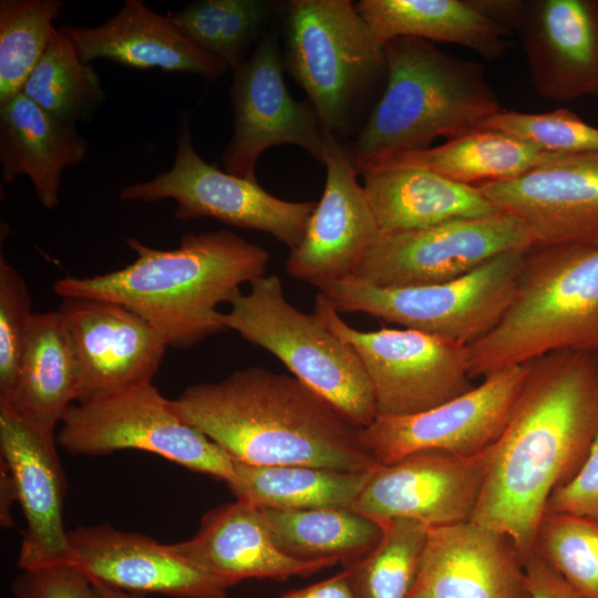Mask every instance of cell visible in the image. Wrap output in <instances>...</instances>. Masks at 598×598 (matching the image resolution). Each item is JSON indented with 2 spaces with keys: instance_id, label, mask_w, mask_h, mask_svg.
<instances>
[{
  "instance_id": "cell-1",
  "label": "cell",
  "mask_w": 598,
  "mask_h": 598,
  "mask_svg": "<svg viewBox=\"0 0 598 598\" xmlns=\"http://www.w3.org/2000/svg\"><path fill=\"white\" fill-rule=\"evenodd\" d=\"M525 364L471 518L506 536L523 564L549 496L576 475L598 434V351H556Z\"/></svg>"
},
{
  "instance_id": "cell-2",
  "label": "cell",
  "mask_w": 598,
  "mask_h": 598,
  "mask_svg": "<svg viewBox=\"0 0 598 598\" xmlns=\"http://www.w3.org/2000/svg\"><path fill=\"white\" fill-rule=\"evenodd\" d=\"M179 417L233 461L374 472L361 426L296 377L259 367L186 388L171 400Z\"/></svg>"
},
{
  "instance_id": "cell-3",
  "label": "cell",
  "mask_w": 598,
  "mask_h": 598,
  "mask_svg": "<svg viewBox=\"0 0 598 598\" xmlns=\"http://www.w3.org/2000/svg\"><path fill=\"white\" fill-rule=\"evenodd\" d=\"M136 258L126 267L92 277H64L53 291L64 298L120 303L147 320L168 347L190 348L226 328L220 303L243 283L264 276L270 255L226 229L185 234L177 248L162 250L127 237Z\"/></svg>"
},
{
  "instance_id": "cell-4",
  "label": "cell",
  "mask_w": 598,
  "mask_h": 598,
  "mask_svg": "<svg viewBox=\"0 0 598 598\" xmlns=\"http://www.w3.org/2000/svg\"><path fill=\"white\" fill-rule=\"evenodd\" d=\"M386 78L351 145L360 174L395 154L431 147L437 137L461 136L502 110L480 62L400 37L385 42Z\"/></svg>"
},
{
  "instance_id": "cell-5",
  "label": "cell",
  "mask_w": 598,
  "mask_h": 598,
  "mask_svg": "<svg viewBox=\"0 0 598 598\" xmlns=\"http://www.w3.org/2000/svg\"><path fill=\"white\" fill-rule=\"evenodd\" d=\"M471 377L556 351H598V245L533 246L501 321L467 346Z\"/></svg>"
},
{
  "instance_id": "cell-6",
  "label": "cell",
  "mask_w": 598,
  "mask_h": 598,
  "mask_svg": "<svg viewBox=\"0 0 598 598\" xmlns=\"http://www.w3.org/2000/svg\"><path fill=\"white\" fill-rule=\"evenodd\" d=\"M283 63L339 141L386 78L384 43L349 0L287 2Z\"/></svg>"
},
{
  "instance_id": "cell-7",
  "label": "cell",
  "mask_w": 598,
  "mask_h": 598,
  "mask_svg": "<svg viewBox=\"0 0 598 598\" xmlns=\"http://www.w3.org/2000/svg\"><path fill=\"white\" fill-rule=\"evenodd\" d=\"M236 292L223 312L226 329L279 359L288 370L361 427L378 415L370 378L354 349L315 313L295 308L276 275Z\"/></svg>"
},
{
  "instance_id": "cell-8",
  "label": "cell",
  "mask_w": 598,
  "mask_h": 598,
  "mask_svg": "<svg viewBox=\"0 0 598 598\" xmlns=\"http://www.w3.org/2000/svg\"><path fill=\"white\" fill-rule=\"evenodd\" d=\"M529 248L503 252L442 283L386 288L350 276L317 288L339 313L362 312L470 346L494 329L508 309Z\"/></svg>"
},
{
  "instance_id": "cell-9",
  "label": "cell",
  "mask_w": 598,
  "mask_h": 598,
  "mask_svg": "<svg viewBox=\"0 0 598 598\" xmlns=\"http://www.w3.org/2000/svg\"><path fill=\"white\" fill-rule=\"evenodd\" d=\"M55 440L74 455L140 450L225 482L234 476L229 455L183 421L153 382L75 402L62 419Z\"/></svg>"
},
{
  "instance_id": "cell-10",
  "label": "cell",
  "mask_w": 598,
  "mask_h": 598,
  "mask_svg": "<svg viewBox=\"0 0 598 598\" xmlns=\"http://www.w3.org/2000/svg\"><path fill=\"white\" fill-rule=\"evenodd\" d=\"M313 313L360 358L373 388L377 412H424L473 388L467 346L413 329L350 327L318 292Z\"/></svg>"
},
{
  "instance_id": "cell-11",
  "label": "cell",
  "mask_w": 598,
  "mask_h": 598,
  "mask_svg": "<svg viewBox=\"0 0 598 598\" xmlns=\"http://www.w3.org/2000/svg\"><path fill=\"white\" fill-rule=\"evenodd\" d=\"M189 113L177 128V150L171 169L147 182L123 187L120 198L132 202L174 199L178 220L209 217L274 236L290 251L302 241L315 202L275 197L257 181L246 179L205 162L194 148Z\"/></svg>"
},
{
  "instance_id": "cell-12",
  "label": "cell",
  "mask_w": 598,
  "mask_h": 598,
  "mask_svg": "<svg viewBox=\"0 0 598 598\" xmlns=\"http://www.w3.org/2000/svg\"><path fill=\"white\" fill-rule=\"evenodd\" d=\"M532 246L526 225L501 210L381 235L353 276L386 288L442 283L470 274L503 252Z\"/></svg>"
},
{
  "instance_id": "cell-13",
  "label": "cell",
  "mask_w": 598,
  "mask_h": 598,
  "mask_svg": "<svg viewBox=\"0 0 598 598\" xmlns=\"http://www.w3.org/2000/svg\"><path fill=\"white\" fill-rule=\"evenodd\" d=\"M276 33L265 34L249 58L233 70V136L221 156L226 172L256 179V165L268 148L301 147L322 163L326 130L310 103L297 101L283 79Z\"/></svg>"
},
{
  "instance_id": "cell-14",
  "label": "cell",
  "mask_w": 598,
  "mask_h": 598,
  "mask_svg": "<svg viewBox=\"0 0 598 598\" xmlns=\"http://www.w3.org/2000/svg\"><path fill=\"white\" fill-rule=\"evenodd\" d=\"M526 371L525 363L501 370L467 392L421 413L377 415L361 429L362 443L381 465L427 450L480 453L503 432Z\"/></svg>"
},
{
  "instance_id": "cell-15",
  "label": "cell",
  "mask_w": 598,
  "mask_h": 598,
  "mask_svg": "<svg viewBox=\"0 0 598 598\" xmlns=\"http://www.w3.org/2000/svg\"><path fill=\"white\" fill-rule=\"evenodd\" d=\"M493 444L473 455L420 451L380 467L349 509L375 522L409 518L429 527L471 520Z\"/></svg>"
},
{
  "instance_id": "cell-16",
  "label": "cell",
  "mask_w": 598,
  "mask_h": 598,
  "mask_svg": "<svg viewBox=\"0 0 598 598\" xmlns=\"http://www.w3.org/2000/svg\"><path fill=\"white\" fill-rule=\"evenodd\" d=\"M71 546L64 567L100 584L138 594L174 598H229L233 582L177 554L172 545L109 523L69 530Z\"/></svg>"
},
{
  "instance_id": "cell-17",
  "label": "cell",
  "mask_w": 598,
  "mask_h": 598,
  "mask_svg": "<svg viewBox=\"0 0 598 598\" xmlns=\"http://www.w3.org/2000/svg\"><path fill=\"white\" fill-rule=\"evenodd\" d=\"M326 185L301 244L286 262L287 272L315 287L353 276L381 236L374 213L347 146L326 134Z\"/></svg>"
},
{
  "instance_id": "cell-18",
  "label": "cell",
  "mask_w": 598,
  "mask_h": 598,
  "mask_svg": "<svg viewBox=\"0 0 598 598\" xmlns=\"http://www.w3.org/2000/svg\"><path fill=\"white\" fill-rule=\"evenodd\" d=\"M476 186L526 225L534 246L598 245V152L563 153L516 178Z\"/></svg>"
},
{
  "instance_id": "cell-19",
  "label": "cell",
  "mask_w": 598,
  "mask_h": 598,
  "mask_svg": "<svg viewBox=\"0 0 598 598\" xmlns=\"http://www.w3.org/2000/svg\"><path fill=\"white\" fill-rule=\"evenodd\" d=\"M59 311L79 361L78 402L153 382L168 344L147 320L120 303L91 298H64Z\"/></svg>"
},
{
  "instance_id": "cell-20",
  "label": "cell",
  "mask_w": 598,
  "mask_h": 598,
  "mask_svg": "<svg viewBox=\"0 0 598 598\" xmlns=\"http://www.w3.org/2000/svg\"><path fill=\"white\" fill-rule=\"evenodd\" d=\"M55 437L0 412V454L27 522L18 565L21 570L64 567L70 555L63 525L66 480Z\"/></svg>"
},
{
  "instance_id": "cell-21",
  "label": "cell",
  "mask_w": 598,
  "mask_h": 598,
  "mask_svg": "<svg viewBox=\"0 0 598 598\" xmlns=\"http://www.w3.org/2000/svg\"><path fill=\"white\" fill-rule=\"evenodd\" d=\"M517 34L539 96L598 99V0H527Z\"/></svg>"
},
{
  "instance_id": "cell-22",
  "label": "cell",
  "mask_w": 598,
  "mask_h": 598,
  "mask_svg": "<svg viewBox=\"0 0 598 598\" xmlns=\"http://www.w3.org/2000/svg\"><path fill=\"white\" fill-rule=\"evenodd\" d=\"M511 540L472 520L429 527L410 598H525Z\"/></svg>"
},
{
  "instance_id": "cell-23",
  "label": "cell",
  "mask_w": 598,
  "mask_h": 598,
  "mask_svg": "<svg viewBox=\"0 0 598 598\" xmlns=\"http://www.w3.org/2000/svg\"><path fill=\"white\" fill-rule=\"evenodd\" d=\"M84 63L106 59L127 68L188 72L206 80L221 76L228 66L186 37L169 18L141 0H126L118 12L94 28L62 25Z\"/></svg>"
},
{
  "instance_id": "cell-24",
  "label": "cell",
  "mask_w": 598,
  "mask_h": 598,
  "mask_svg": "<svg viewBox=\"0 0 598 598\" xmlns=\"http://www.w3.org/2000/svg\"><path fill=\"white\" fill-rule=\"evenodd\" d=\"M171 545L190 563L234 585L249 578L308 577L338 564L286 556L271 542L259 507L241 499L209 509L192 538Z\"/></svg>"
},
{
  "instance_id": "cell-25",
  "label": "cell",
  "mask_w": 598,
  "mask_h": 598,
  "mask_svg": "<svg viewBox=\"0 0 598 598\" xmlns=\"http://www.w3.org/2000/svg\"><path fill=\"white\" fill-rule=\"evenodd\" d=\"M81 395L80 367L66 323L56 311L34 312L8 413L55 437V427Z\"/></svg>"
},
{
  "instance_id": "cell-26",
  "label": "cell",
  "mask_w": 598,
  "mask_h": 598,
  "mask_svg": "<svg viewBox=\"0 0 598 598\" xmlns=\"http://www.w3.org/2000/svg\"><path fill=\"white\" fill-rule=\"evenodd\" d=\"M89 144L75 124L62 122L22 92L0 104L1 178L28 176L47 208L60 202L65 168L81 163Z\"/></svg>"
},
{
  "instance_id": "cell-27",
  "label": "cell",
  "mask_w": 598,
  "mask_h": 598,
  "mask_svg": "<svg viewBox=\"0 0 598 598\" xmlns=\"http://www.w3.org/2000/svg\"><path fill=\"white\" fill-rule=\"evenodd\" d=\"M361 175L381 235L501 212L477 186L426 168L381 167Z\"/></svg>"
},
{
  "instance_id": "cell-28",
  "label": "cell",
  "mask_w": 598,
  "mask_h": 598,
  "mask_svg": "<svg viewBox=\"0 0 598 598\" xmlns=\"http://www.w3.org/2000/svg\"><path fill=\"white\" fill-rule=\"evenodd\" d=\"M354 6L384 44L413 37L462 45L491 61L502 59L512 45L513 33L471 0H361Z\"/></svg>"
},
{
  "instance_id": "cell-29",
  "label": "cell",
  "mask_w": 598,
  "mask_h": 598,
  "mask_svg": "<svg viewBox=\"0 0 598 598\" xmlns=\"http://www.w3.org/2000/svg\"><path fill=\"white\" fill-rule=\"evenodd\" d=\"M563 153L536 145L493 128L477 127L442 145L395 154L363 172L395 166H415L466 185L516 178L556 159Z\"/></svg>"
},
{
  "instance_id": "cell-30",
  "label": "cell",
  "mask_w": 598,
  "mask_h": 598,
  "mask_svg": "<svg viewBox=\"0 0 598 598\" xmlns=\"http://www.w3.org/2000/svg\"><path fill=\"white\" fill-rule=\"evenodd\" d=\"M259 509L278 550L302 561L334 560L346 567L371 551L383 532L378 522L349 508Z\"/></svg>"
},
{
  "instance_id": "cell-31",
  "label": "cell",
  "mask_w": 598,
  "mask_h": 598,
  "mask_svg": "<svg viewBox=\"0 0 598 598\" xmlns=\"http://www.w3.org/2000/svg\"><path fill=\"white\" fill-rule=\"evenodd\" d=\"M233 462L225 483L236 499L280 509L350 508L375 472Z\"/></svg>"
},
{
  "instance_id": "cell-32",
  "label": "cell",
  "mask_w": 598,
  "mask_h": 598,
  "mask_svg": "<svg viewBox=\"0 0 598 598\" xmlns=\"http://www.w3.org/2000/svg\"><path fill=\"white\" fill-rule=\"evenodd\" d=\"M21 92L58 120L75 125L91 120L105 100L96 71L58 29Z\"/></svg>"
},
{
  "instance_id": "cell-33",
  "label": "cell",
  "mask_w": 598,
  "mask_h": 598,
  "mask_svg": "<svg viewBox=\"0 0 598 598\" xmlns=\"http://www.w3.org/2000/svg\"><path fill=\"white\" fill-rule=\"evenodd\" d=\"M274 8V2L265 0H202L168 18L186 37L234 70L249 58V48L260 38Z\"/></svg>"
},
{
  "instance_id": "cell-34",
  "label": "cell",
  "mask_w": 598,
  "mask_h": 598,
  "mask_svg": "<svg viewBox=\"0 0 598 598\" xmlns=\"http://www.w3.org/2000/svg\"><path fill=\"white\" fill-rule=\"evenodd\" d=\"M382 536L364 557L343 567L354 598H410L429 526L409 518L378 522Z\"/></svg>"
},
{
  "instance_id": "cell-35",
  "label": "cell",
  "mask_w": 598,
  "mask_h": 598,
  "mask_svg": "<svg viewBox=\"0 0 598 598\" xmlns=\"http://www.w3.org/2000/svg\"><path fill=\"white\" fill-rule=\"evenodd\" d=\"M60 0L0 1V104L19 94L55 31Z\"/></svg>"
},
{
  "instance_id": "cell-36",
  "label": "cell",
  "mask_w": 598,
  "mask_h": 598,
  "mask_svg": "<svg viewBox=\"0 0 598 598\" xmlns=\"http://www.w3.org/2000/svg\"><path fill=\"white\" fill-rule=\"evenodd\" d=\"M533 551L559 573L581 598H598V519L545 511Z\"/></svg>"
},
{
  "instance_id": "cell-37",
  "label": "cell",
  "mask_w": 598,
  "mask_h": 598,
  "mask_svg": "<svg viewBox=\"0 0 598 598\" xmlns=\"http://www.w3.org/2000/svg\"><path fill=\"white\" fill-rule=\"evenodd\" d=\"M478 127L506 132L547 152H598V127L565 107L542 113L502 109Z\"/></svg>"
},
{
  "instance_id": "cell-38",
  "label": "cell",
  "mask_w": 598,
  "mask_h": 598,
  "mask_svg": "<svg viewBox=\"0 0 598 598\" xmlns=\"http://www.w3.org/2000/svg\"><path fill=\"white\" fill-rule=\"evenodd\" d=\"M33 313L24 278L1 254L0 406H4L12 395Z\"/></svg>"
},
{
  "instance_id": "cell-39",
  "label": "cell",
  "mask_w": 598,
  "mask_h": 598,
  "mask_svg": "<svg viewBox=\"0 0 598 598\" xmlns=\"http://www.w3.org/2000/svg\"><path fill=\"white\" fill-rule=\"evenodd\" d=\"M11 591L14 598H99L93 585L70 567L22 570Z\"/></svg>"
},
{
  "instance_id": "cell-40",
  "label": "cell",
  "mask_w": 598,
  "mask_h": 598,
  "mask_svg": "<svg viewBox=\"0 0 598 598\" xmlns=\"http://www.w3.org/2000/svg\"><path fill=\"white\" fill-rule=\"evenodd\" d=\"M546 511L598 519V434L576 475L551 493Z\"/></svg>"
},
{
  "instance_id": "cell-41",
  "label": "cell",
  "mask_w": 598,
  "mask_h": 598,
  "mask_svg": "<svg viewBox=\"0 0 598 598\" xmlns=\"http://www.w3.org/2000/svg\"><path fill=\"white\" fill-rule=\"evenodd\" d=\"M523 566L525 598H581L537 553L532 551Z\"/></svg>"
},
{
  "instance_id": "cell-42",
  "label": "cell",
  "mask_w": 598,
  "mask_h": 598,
  "mask_svg": "<svg viewBox=\"0 0 598 598\" xmlns=\"http://www.w3.org/2000/svg\"><path fill=\"white\" fill-rule=\"evenodd\" d=\"M471 1L481 13L512 33H518L523 27L527 11V0Z\"/></svg>"
},
{
  "instance_id": "cell-43",
  "label": "cell",
  "mask_w": 598,
  "mask_h": 598,
  "mask_svg": "<svg viewBox=\"0 0 598 598\" xmlns=\"http://www.w3.org/2000/svg\"><path fill=\"white\" fill-rule=\"evenodd\" d=\"M278 598H354L347 571L316 582L311 586L289 591Z\"/></svg>"
},
{
  "instance_id": "cell-44",
  "label": "cell",
  "mask_w": 598,
  "mask_h": 598,
  "mask_svg": "<svg viewBox=\"0 0 598 598\" xmlns=\"http://www.w3.org/2000/svg\"><path fill=\"white\" fill-rule=\"evenodd\" d=\"M14 501H18L16 485L7 465L1 461L0 519L1 525L4 528H9L12 526L11 507Z\"/></svg>"
},
{
  "instance_id": "cell-45",
  "label": "cell",
  "mask_w": 598,
  "mask_h": 598,
  "mask_svg": "<svg viewBox=\"0 0 598 598\" xmlns=\"http://www.w3.org/2000/svg\"><path fill=\"white\" fill-rule=\"evenodd\" d=\"M99 598H147L144 594L130 592L105 585H93Z\"/></svg>"
}]
</instances>
